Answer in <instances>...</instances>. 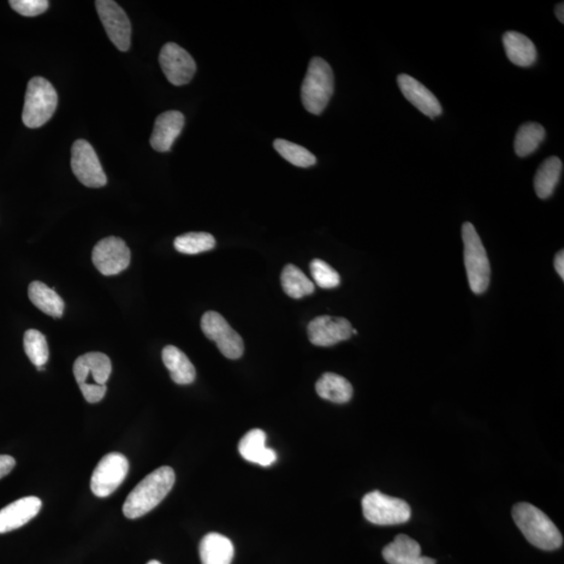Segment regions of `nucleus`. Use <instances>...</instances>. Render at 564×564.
Returning a JSON list of instances; mask_svg holds the SVG:
<instances>
[{"mask_svg": "<svg viewBox=\"0 0 564 564\" xmlns=\"http://www.w3.org/2000/svg\"><path fill=\"white\" fill-rule=\"evenodd\" d=\"M96 8L111 43L121 52L131 45V22L120 5L112 0H98Z\"/></svg>", "mask_w": 564, "mask_h": 564, "instance_id": "obj_12", "label": "nucleus"}, {"mask_svg": "<svg viewBox=\"0 0 564 564\" xmlns=\"http://www.w3.org/2000/svg\"><path fill=\"white\" fill-rule=\"evenodd\" d=\"M16 465L13 457L0 455V479L7 476Z\"/></svg>", "mask_w": 564, "mask_h": 564, "instance_id": "obj_33", "label": "nucleus"}, {"mask_svg": "<svg viewBox=\"0 0 564 564\" xmlns=\"http://www.w3.org/2000/svg\"><path fill=\"white\" fill-rule=\"evenodd\" d=\"M465 261L469 287L474 294H483L490 283V263L482 241L472 223L462 226Z\"/></svg>", "mask_w": 564, "mask_h": 564, "instance_id": "obj_4", "label": "nucleus"}, {"mask_svg": "<svg viewBox=\"0 0 564 564\" xmlns=\"http://www.w3.org/2000/svg\"><path fill=\"white\" fill-rule=\"evenodd\" d=\"M58 94L49 81L35 76L28 82L22 122L29 129L43 127L57 109Z\"/></svg>", "mask_w": 564, "mask_h": 564, "instance_id": "obj_5", "label": "nucleus"}, {"mask_svg": "<svg viewBox=\"0 0 564 564\" xmlns=\"http://www.w3.org/2000/svg\"><path fill=\"white\" fill-rule=\"evenodd\" d=\"M199 553L202 564H231L234 547L228 537L218 533H210L201 540Z\"/></svg>", "mask_w": 564, "mask_h": 564, "instance_id": "obj_20", "label": "nucleus"}, {"mask_svg": "<svg viewBox=\"0 0 564 564\" xmlns=\"http://www.w3.org/2000/svg\"><path fill=\"white\" fill-rule=\"evenodd\" d=\"M383 556L389 564H414L421 556V548L417 540L400 534L384 548Z\"/></svg>", "mask_w": 564, "mask_h": 564, "instance_id": "obj_25", "label": "nucleus"}, {"mask_svg": "<svg viewBox=\"0 0 564 564\" xmlns=\"http://www.w3.org/2000/svg\"><path fill=\"white\" fill-rule=\"evenodd\" d=\"M516 526L531 544L544 551L562 547V534L549 516L529 503H519L512 510Z\"/></svg>", "mask_w": 564, "mask_h": 564, "instance_id": "obj_2", "label": "nucleus"}, {"mask_svg": "<svg viewBox=\"0 0 564 564\" xmlns=\"http://www.w3.org/2000/svg\"><path fill=\"white\" fill-rule=\"evenodd\" d=\"M201 329L210 340L217 344L219 352L230 360L240 359L243 354L242 337L231 328L226 319L217 312H207L201 319Z\"/></svg>", "mask_w": 564, "mask_h": 564, "instance_id": "obj_7", "label": "nucleus"}, {"mask_svg": "<svg viewBox=\"0 0 564 564\" xmlns=\"http://www.w3.org/2000/svg\"><path fill=\"white\" fill-rule=\"evenodd\" d=\"M160 67L166 79L175 86H183L192 81L197 70L194 58L181 46L166 44L159 55Z\"/></svg>", "mask_w": 564, "mask_h": 564, "instance_id": "obj_11", "label": "nucleus"}, {"mask_svg": "<svg viewBox=\"0 0 564 564\" xmlns=\"http://www.w3.org/2000/svg\"><path fill=\"white\" fill-rule=\"evenodd\" d=\"M163 361L176 384L189 385L195 382V367L179 348L171 346H165L163 350Z\"/></svg>", "mask_w": 564, "mask_h": 564, "instance_id": "obj_21", "label": "nucleus"}, {"mask_svg": "<svg viewBox=\"0 0 564 564\" xmlns=\"http://www.w3.org/2000/svg\"><path fill=\"white\" fill-rule=\"evenodd\" d=\"M545 138V130L537 123H526L515 135L514 150L516 155L527 157L536 152Z\"/></svg>", "mask_w": 564, "mask_h": 564, "instance_id": "obj_26", "label": "nucleus"}, {"mask_svg": "<svg viewBox=\"0 0 564 564\" xmlns=\"http://www.w3.org/2000/svg\"><path fill=\"white\" fill-rule=\"evenodd\" d=\"M129 473V461L123 454L110 453L99 461L92 473L91 487L99 497L109 496L122 485Z\"/></svg>", "mask_w": 564, "mask_h": 564, "instance_id": "obj_9", "label": "nucleus"}, {"mask_svg": "<svg viewBox=\"0 0 564 564\" xmlns=\"http://www.w3.org/2000/svg\"><path fill=\"white\" fill-rule=\"evenodd\" d=\"M71 170L87 187L99 188L107 184V176L97 153L84 139L75 141L71 148Z\"/></svg>", "mask_w": 564, "mask_h": 564, "instance_id": "obj_8", "label": "nucleus"}, {"mask_svg": "<svg viewBox=\"0 0 564 564\" xmlns=\"http://www.w3.org/2000/svg\"><path fill=\"white\" fill-rule=\"evenodd\" d=\"M310 268L314 281L316 282L318 287L330 290L340 286V275L324 260L314 259Z\"/></svg>", "mask_w": 564, "mask_h": 564, "instance_id": "obj_31", "label": "nucleus"}, {"mask_svg": "<svg viewBox=\"0 0 564 564\" xmlns=\"http://www.w3.org/2000/svg\"><path fill=\"white\" fill-rule=\"evenodd\" d=\"M111 372V361L102 353L83 354L74 364V374L80 389L89 385H106Z\"/></svg>", "mask_w": 564, "mask_h": 564, "instance_id": "obj_14", "label": "nucleus"}, {"mask_svg": "<svg viewBox=\"0 0 564 564\" xmlns=\"http://www.w3.org/2000/svg\"><path fill=\"white\" fill-rule=\"evenodd\" d=\"M92 261L94 266L103 275H117L126 270L130 265V249L120 237H106L94 247Z\"/></svg>", "mask_w": 564, "mask_h": 564, "instance_id": "obj_10", "label": "nucleus"}, {"mask_svg": "<svg viewBox=\"0 0 564 564\" xmlns=\"http://www.w3.org/2000/svg\"><path fill=\"white\" fill-rule=\"evenodd\" d=\"M147 564H162V563H160L157 560H151V561H148Z\"/></svg>", "mask_w": 564, "mask_h": 564, "instance_id": "obj_37", "label": "nucleus"}, {"mask_svg": "<svg viewBox=\"0 0 564 564\" xmlns=\"http://www.w3.org/2000/svg\"><path fill=\"white\" fill-rule=\"evenodd\" d=\"M216 239L207 233H189L178 236L174 242L178 252L195 255L212 250L216 247Z\"/></svg>", "mask_w": 564, "mask_h": 564, "instance_id": "obj_28", "label": "nucleus"}, {"mask_svg": "<svg viewBox=\"0 0 564 564\" xmlns=\"http://www.w3.org/2000/svg\"><path fill=\"white\" fill-rule=\"evenodd\" d=\"M335 78L330 64L313 58L301 87V100L306 111L322 115L334 94Z\"/></svg>", "mask_w": 564, "mask_h": 564, "instance_id": "obj_3", "label": "nucleus"}, {"mask_svg": "<svg viewBox=\"0 0 564 564\" xmlns=\"http://www.w3.org/2000/svg\"><path fill=\"white\" fill-rule=\"evenodd\" d=\"M43 508V502L37 496L20 498L0 510V534L20 529L28 524Z\"/></svg>", "mask_w": 564, "mask_h": 564, "instance_id": "obj_16", "label": "nucleus"}, {"mask_svg": "<svg viewBox=\"0 0 564 564\" xmlns=\"http://www.w3.org/2000/svg\"><path fill=\"white\" fill-rule=\"evenodd\" d=\"M275 150L281 156L299 168H310L317 163V158L306 147L284 139L274 141Z\"/></svg>", "mask_w": 564, "mask_h": 564, "instance_id": "obj_29", "label": "nucleus"}, {"mask_svg": "<svg viewBox=\"0 0 564 564\" xmlns=\"http://www.w3.org/2000/svg\"><path fill=\"white\" fill-rule=\"evenodd\" d=\"M397 83L403 96L425 116L434 120L442 115V107L438 99L418 80L402 74L397 78Z\"/></svg>", "mask_w": 564, "mask_h": 564, "instance_id": "obj_15", "label": "nucleus"}, {"mask_svg": "<svg viewBox=\"0 0 564 564\" xmlns=\"http://www.w3.org/2000/svg\"><path fill=\"white\" fill-rule=\"evenodd\" d=\"M414 564H436V561L430 557L419 556Z\"/></svg>", "mask_w": 564, "mask_h": 564, "instance_id": "obj_36", "label": "nucleus"}, {"mask_svg": "<svg viewBox=\"0 0 564 564\" xmlns=\"http://www.w3.org/2000/svg\"><path fill=\"white\" fill-rule=\"evenodd\" d=\"M10 5L18 14L35 17L44 14L50 3L47 0H11Z\"/></svg>", "mask_w": 564, "mask_h": 564, "instance_id": "obj_32", "label": "nucleus"}, {"mask_svg": "<svg viewBox=\"0 0 564 564\" xmlns=\"http://www.w3.org/2000/svg\"><path fill=\"white\" fill-rule=\"evenodd\" d=\"M307 335L314 346L330 347L349 340L353 336V326L346 318L320 316L308 324Z\"/></svg>", "mask_w": 564, "mask_h": 564, "instance_id": "obj_13", "label": "nucleus"}, {"mask_svg": "<svg viewBox=\"0 0 564 564\" xmlns=\"http://www.w3.org/2000/svg\"><path fill=\"white\" fill-rule=\"evenodd\" d=\"M554 266L558 273V275H560L562 279H564V252L563 250L557 253L556 258L554 259Z\"/></svg>", "mask_w": 564, "mask_h": 564, "instance_id": "obj_34", "label": "nucleus"}, {"mask_svg": "<svg viewBox=\"0 0 564 564\" xmlns=\"http://www.w3.org/2000/svg\"><path fill=\"white\" fill-rule=\"evenodd\" d=\"M365 519L378 526L405 524L411 519V507L399 497L389 496L381 491L367 494L361 501Z\"/></svg>", "mask_w": 564, "mask_h": 564, "instance_id": "obj_6", "label": "nucleus"}, {"mask_svg": "<svg viewBox=\"0 0 564 564\" xmlns=\"http://www.w3.org/2000/svg\"><path fill=\"white\" fill-rule=\"evenodd\" d=\"M186 118L179 111H166L160 115L154 124L150 144L154 150L169 152L182 132Z\"/></svg>", "mask_w": 564, "mask_h": 564, "instance_id": "obj_17", "label": "nucleus"}, {"mask_svg": "<svg viewBox=\"0 0 564 564\" xmlns=\"http://www.w3.org/2000/svg\"><path fill=\"white\" fill-rule=\"evenodd\" d=\"M503 44L509 61L520 68H529L537 60V51L532 41L519 32L503 36Z\"/></svg>", "mask_w": 564, "mask_h": 564, "instance_id": "obj_19", "label": "nucleus"}, {"mask_svg": "<svg viewBox=\"0 0 564 564\" xmlns=\"http://www.w3.org/2000/svg\"><path fill=\"white\" fill-rule=\"evenodd\" d=\"M175 481L174 469L170 466L159 467L147 474L130 492L123 507L124 516L130 520H136L152 512L170 494Z\"/></svg>", "mask_w": 564, "mask_h": 564, "instance_id": "obj_1", "label": "nucleus"}, {"mask_svg": "<svg viewBox=\"0 0 564 564\" xmlns=\"http://www.w3.org/2000/svg\"><path fill=\"white\" fill-rule=\"evenodd\" d=\"M266 435L263 430L249 431L241 439L239 451L243 459L264 467L274 465L277 455L274 449L266 448Z\"/></svg>", "mask_w": 564, "mask_h": 564, "instance_id": "obj_18", "label": "nucleus"}, {"mask_svg": "<svg viewBox=\"0 0 564 564\" xmlns=\"http://www.w3.org/2000/svg\"><path fill=\"white\" fill-rule=\"evenodd\" d=\"M282 286L290 298L301 299L302 297L314 292L313 282L296 266L290 264L284 266L282 273Z\"/></svg>", "mask_w": 564, "mask_h": 564, "instance_id": "obj_27", "label": "nucleus"}, {"mask_svg": "<svg viewBox=\"0 0 564 564\" xmlns=\"http://www.w3.org/2000/svg\"><path fill=\"white\" fill-rule=\"evenodd\" d=\"M28 298L32 304L49 316L61 318L64 313V301L55 290L41 282H33L28 287Z\"/></svg>", "mask_w": 564, "mask_h": 564, "instance_id": "obj_22", "label": "nucleus"}, {"mask_svg": "<svg viewBox=\"0 0 564 564\" xmlns=\"http://www.w3.org/2000/svg\"><path fill=\"white\" fill-rule=\"evenodd\" d=\"M563 163L556 156L550 157L539 166L534 177V188L540 199H548L560 183Z\"/></svg>", "mask_w": 564, "mask_h": 564, "instance_id": "obj_24", "label": "nucleus"}, {"mask_svg": "<svg viewBox=\"0 0 564 564\" xmlns=\"http://www.w3.org/2000/svg\"><path fill=\"white\" fill-rule=\"evenodd\" d=\"M23 346L28 358L36 367H44L49 361L50 352L46 338L36 330H28L23 337Z\"/></svg>", "mask_w": 564, "mask_h": 564, "instance_id": "obj_30", "label": "nucleus"}, {"mask_svg": "<svg viewBox=\"0 0 564 564\" xmlns=\"http://www.w3.org/2000/svg\"><path fill=\"white\" fill-rule=\"evenodd\" d=\"M317 393L322 399L335 403H346L352 400L353 388L346 377L336 373H324L316 384Z\"/></svg>", "mask_w": 564, "mask_h": 564, "instance_id": "obj_23", "label": "nucleus"}, {"mask_svg": "<svg viewBox=\"0 0 564 564\" xmlns=\"http://www.w3.org/2000/svg\"><path fill=\"white\" fill-rule=\"evenodd\" d=\"M564 4L560 3L557 4V7L555 9V14L557 17V20H560L561 23H563L564 21Z\"/></svg>", "mask_w": 564, "mask_h": 564, "instance_id": "obj_35", "label": "nucleus"}]
</instances>
